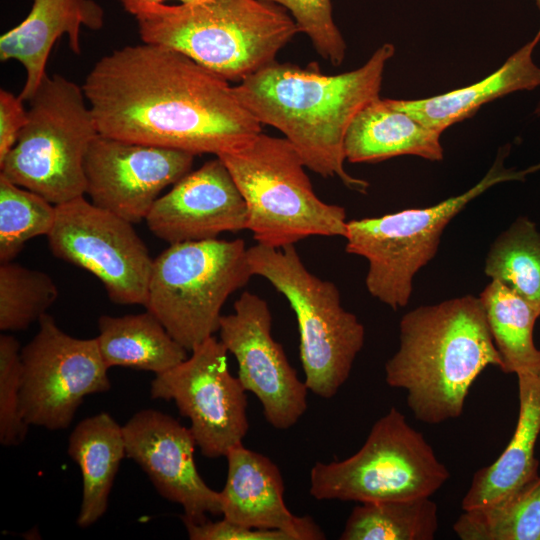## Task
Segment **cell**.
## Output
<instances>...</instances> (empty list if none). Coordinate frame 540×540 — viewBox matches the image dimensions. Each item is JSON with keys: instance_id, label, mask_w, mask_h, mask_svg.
<instances>
[{"instance_id": "obj_33", "label": "cell", "mask_w": 540, "mask_h": 540, "mask_svg": "<svg viewBox=\"0 0 540 540\" xmlns=\"http://www.w3.org/2000/svg\"><path fill=\"white\" fill-rule=\"evenodd\" d=\"M181 520L191 540H294L290 534L281 530L249 528L225 518L219 521L207 518L194 522L181 517Z\"/></svg>"}, {"instance_id": "obj_14", "label": "cell", "mask_w": 540, "mask_h": 540, "mask_svg": "<svg viewBox=\"0 0 540 540\" xmlns=\"http://www.w3.org/2000/svg\"><path fill=\"white\" fill-rule=\"evenodd\" d=\"M267 302L249 291L234 302V312L222 315L220 341L238 364V378L262 405L267 422L276 429L295 425L307 409L308 388L290 365L271 333Z\"/></svg>"}, {"instance_id": "obj_24", "label": "cell", "mask_w": 540, "mask_h": 540, "mask_svg": "<svg viewBox=\"0 0 540 540\" xmlns=\"http://www.w3.org/2000/svg\"><path fill=\"white\" fill-rule=\"evenodd\" d=\"M96 337L108 368L127 367L163 373L187 358V350L149 311L124 316L102 315Z\"/></svg>"}, {"instance_id": "obj_26", "label": "cell", "mask_w": 540, "mask_h": 540, "mask_svg": "<svg viewBox=\"0 0 540 540\" xmlns=\"http://www.w3.org/2000/svg\"><path fill=\"white\" fill-rule=\"evenodd\" d=\"M439 527L431 497L362 502L356 505L341 540H432Z\"/></svg>"}, {"instance_id": "obj_18", "label": "cell", "mask_w": 540, "mask_h": 540, "mask_svg": "<svg viewBox=\"0 0 540 540\" xmlns=\"http://www.w3.org/2000/svg\"><path fill=\"white\" fill-rule=\"evenodd\" d=\"M225 457L227 477L220 492L223 518L249 528L281 530L294 540L326 538L311 517H298L287 508L281 472L268 457L243 444Z\"/></svg>"}, {"instance_id": "obj_3", "label": "cell", "mask_w": 540, "mask_h": 540, "mask_svg": "<svg viewBox=\"0 0 540 540\" xmlns=\"http://www.w3.org/2000/svg\"><path fill=\"white\" fill-rule=\"evenodd\" d=\"M488 366L501 369L502 360L479 297L468 294L402 316L385 380L406 392L417 420L435 425L462 414L473 382Z\"/></svg>"}, {"instance_id": "obj_29", "label": "cell", "mask_w": 540, "mask_h": 540, "mask_svg": "<svg viewBox=\"0 0 540 540\" xmlns=\"http://www.w3.org/2000/svg\"><path fill=\"white\" fill-rule=\"evenodd\" d=\"M56 205L0 175V262L12 261L30 239L48 235Z\"/></svg>"}, {"instance_id": "obj_2", "label": "cell", "mask_w": 540, "mask_h": 540, "mask_svg": "<svg viewBox=\"0 0 540 540\" xmlns=\"http://www.w3.org/2000/svg\"><path fill=\"white\" fill-rule=\"evenodd\" d=\"M394 53V45L385 43L361 67L336 75L321 73L316 63L300 67L274 61L240 81L234 92L261 125L283 133L306 168L366 193L369 183L344 168V141L359 111L380 97Z\"/></svg>"}, {"instance_id": "obj_7", "label": "cell", "mask_w": 540, "mask_h": 540, "mask_svg": "<svg viewBox=\"0 0 540 540\" xmlns=\"http://www.w3.org/2000/svg\"><path fill=\"white\" fill-rule=\"evenodd\" d=\"M254 276L268 280L293 309L305 384L322 398L333 397L349 378L365 341V328L341 304L336 285L312 274L294 244H257L247 251Z\"/></svg>"}, {"instance_id": "obj_6", "label": "cell", "mask_w": 540, "mask_h": 540, "mask_svg": "<svg viewBox=\"0 0 540 540\" xmlns=\"http://www.w3.org/2000/svg\"><path fill=\"white\" fill-rule=\"evenodd\" d=\"M508 149L499 150L487 173L467 191L435 205L409 208L347 222L346 251L368 261L365 284L370 295L396 310L410 300L417 272L436 255L449 222L492 186L524 181L540 163L516 171L504 167Z\"/></svg>"}, {"instance_id": "obj_15", "label": "cell", "mask_w": 540, "mask_h": 540, "mask_svg": "<svg viewBox=\"0 0 540 540\" xmlns=\"http://www.w3.org/2000/svg\"><path fill=\"white\" fill-rule=\"evenodd\" d=\"M194 157L98 134L84 158L86 194L94 205L139 223L161 191L190 172Z\"/></svg>"}, {"instance_id": "obj_21", "label": "cell", "mask_w": 540, "mask_h": 540, "mask_svg": "<svg viewBox=\"0 0 540 540\" xmlns=\"http://www.w3.org/2000/svg\"><path fill=\"white\" fill-rule=\"evenodd\" d=\"M539 41L540 28L502 66L476 83L428 98L388 99V102L427 127L443 133L453 124L472 117L486 103L514 92L540 87V67L532 57Z\"/></svg>"}, {"instance_id": "obj_37", "label": "cell", "mask_w": 540, "mask_h": 540, "mask_svg": "<svg viewBox=\"0 0 540 540\" xmlns=\"http://www.w3.org/2000/svg\"><path fill=\"white\" fill-rule=\"evenodd\" d=\"M536 4H537V6H538V8L540 10V0H536Z\"/></svg>"}, {"instance_id": "obj_10", "label": "cell", "mask_w": 540, "mask_h": 540, "mask_svg": "<svg viewBox=\"0 0 540 540\" xmlns=\"http://www.w3.org/2000/svg\"><path fill=\"white\" fill-rule=\"evenodd\" d=\"M449 478L424 435L392 407L355 454L314 464L309 493L317 500L358 503L431 497Z\"/></svg>"}, {"instance_id": "obj_30", "label": "cell", "mask_w": 540, "mask_h": 540, "mask_svg": "<svg viewBox=\"0 0 540 540\" xmlns=\"http://www.w3.org/2000/svg\"><path fill=\"white\" fill-rule=\"evenodd\" d=\"M53 279L45 272L12 261L0 265V329L21 331L47 314L58 297Z\"/></svg>"}, {"instance_id": "obj_25", "label": "cell", "mask_w": 540, "mask_h": 540, "mask_svg": "<svg viewBox=\"0 0 540 540\" xmlns=\"http://www.w3.org/2000/svg\"><path fill=\"white\" fill-rule=\"evenodd\" d=\"M502 360L504 373L540 371V349L533 340L539 318L519 295L497 280H491L478 296Z\"/></svg>"}, {"instance_id": "obj_23", "label": "cell", "mask_w": 540, "mask_h": 540, "mask_svg": "<svg viewBox=\"0 0 540 540\" xmlns=\"http://www.w3.org/2000/svg\"><path fill=\"white\" fill-rule=\"evenodd\" d=\"M67 452L82 476V501L76 523L87 528L107 511L115 476L127 457L123 426L106 412L87 417L71 432Z\"/></svg>"}, {"instance_id": "obj_32", "label": "cell", "mask_w": 540, "mask_h": 540, "mask_svg": "<svg viewBox=\"0 0 540 540\" xmlns=\"http://www.w3.org/2000/svg\"><path fill=\"white\" fill-rule=\"evenodd\" d=\"M281 5L294 19L298 31L306 34L317 53L339 66L346 52L345 40L332 16L330 0H266Z\"/></svg>"}, {"instance_id": "obj_1", "label": "cell", "mask_w": 540, "mask_h": 540, "mask_svg": "<svg viewBox=\"0 0 540 540\" xmlns=\"http://www.w3.org/2000/svg\"><path fill=\"white\" fill-rule=\"evenodd\" d=\"M81 87L98 133L111 138L218 156L262 132L228 80L161 45L114 50Z\"/></svg>"}, {"instance_id": "obj_19", "label": "cell", "mask_w": 540, "mask_h": 540, "mask_svg": "<svg viewBox=\"0 0 540 540\" xmlns=\"http://www.w3.org/2000/svg\"><path fill=\"white\" fill-rule=\"evenodd\" d=\"M104 10L94 0H33L27 17L0 37V60H15L26 72L19 94L30 101L48 75L46 64L56 40L66 34L73 53L79 54L80 28L100 30Z\"/></svg>"}, {"instance_id": "obj_22", "label": "cell", "mask_w": 540, "mask_h": 540, "mask_svg": "<svg viewBox=\"0 0 540 540\" xmlns=\"http://www.w3.org/2000/svg\"><path fill=\"white\" fill-rule=\"evenodd\" d=\"M441 134L379 97L364 106L349 126L345 158L352 163H373L412 155L441 161Z\"/></svg>"}, {"instance_id": "obj_13", "label": "cell", "mask_w": 540, "mask_h": 540, "mask_svg": "<svg viewBox=\"0 0 540 540\" xmlns=\"http://www.w3.org/2000/svg\"><path fill=\"white\" fill-rule=\"evenodd\" d=\"M175 367L157 374L150 386L152 399L174 401L201 454L225 457L248 432L247 395L227 362V349L213 335L197 345Z\"/></svg>"}, {"instance_id": "obj_35", "label": "cell", "mask_w": 540, "mask_h": 540, "mask_svg": "<svg viewBox=\"0 0 540 540\" xmlns=\"http://www.w3.org/2000/svg\"><path fill=\"white\" fill-rule=\"evenodd\" d=\"M142 1L151 2V3H163L166 0H142ZM178 1H180L182 4H187V3L200 2V1H205V0H178Z\"/></svg>"}, {"instance_id": "obj_20", "label": "cell", "mask_w": 540, "mask_h": 540, "mask_svg": "<svg viewBox=\"0 0 540 540\" xmlns=\"http://www.w3.org/2000/svg\"><path fill=\"white\" fill-rule=\"evenodd\" d=\"M516 376L519 414L514 433L500 456L473 475L462 510L501 501L539 475L535 448L540 435V371Z\"/></svg>"}, {"instance_id": "obj_31", "label": "cell", "mask_w": 540, "mask_h": 540, "mask_svg": "<svg viewBox=\"0 0 540 540\" xmlns=\"http://www.w3.org/2000/svg\"><path fill=\"white\" fill-rule=\"evenodd\" d=\"M22 362L18 340L0 335V443L17 446L26 437L29 425L21 411Z\"/></svg>"}, {"instance_id": "obj_36", "label": "cell", "mask_w": 540, "mask_h": 540, "mask_svg": "<svg viewBox=\"0 0 540 540\" xmlns=\"http://www.w3.org/2000/svg\"><path fill=\"white\" fill-rule=\"evenodd\" d=\"M534 113L537 115V116H540V101L538 102L535 110H534Z\"/></svg>"}, {"instance_id": "obj_17", "label": "cell", "mask_w": 540, "mask_h": 540, "mask_svg": "<svg viewBox=\"0 0 540 540\" xmlns=\"http://www.w3.org/2000/svg\"><path fill=\"white\" fill-rule=\"evenodd\" d=\"M149 230L168 244L215 239L247 228V207L219 157L179 179L154 202Z\"/></svg>"}, {"instance_id": "obj_8", "label": "cell", "mask_w": 540, "mask_h": 540, "mask_svg": "<svg viewBox=\"0 0 540 540\" xmlns=\"http://www.w3.org/2000/svg\"><path fill=\"white\" fill-rule=\"evenodd\" d=\"M29 104L28 120L0 162V175L54 205L84 196V158L99 133L82 87L47 75Z\"/></svg>"}, {"instance_id": "obj_34", "label": "cell", "mask_w": 540, "mask_h": 540, "mask_svg": "<svg viewBox=\"0 0 540 540\" xmlns=\"http://www.w3.org/2000/svg\"><path fill=\"white\" fill-rule=\"evenodd\" d=\"M20 96L0 90V162L15 145L28 120V110Z\"/></svg>"}, {"instance_id": "obj_16", "label": "cell", "mask_w": 540, "mask_h": 540, "mask_svg": "<svg viewBox=\"0 0 540 540\" xmlns=\"http://www.w3.org/2000/svg\"><path fill=\"white\" fill-rule=\"evenodd\" d=\"M126 455L149 477L157 492L182 506L181 517L201 522L222 514L220 492L200 476L194 460L195 438L172 416L154 409L135 413L123 425Z\"/></svg>"}, {"instance_id": "obj_5", "label": "cell", "mask_w": 540, "mask_h": 540, "mask_svg": "<svg viewBox=\"0 0 540 540\" xmlns=\"http://www.w3.org/2000/svg\"><path fill=\"white\" fill-rule=\"evenodd\" d=\"M217 157L244 198L246 230L259 244L280 248L310 236L345 237V209L315 194L302 158L286 138L261 132L243 148Z\"/></svg>"}, {"instance_id": "obj_11", "label": "cell", "mask_w": 540, "mask_h": 540, "mask_svg": "<svg viewBox=\"0 0 540 540\" xmlns=\"http://www.w3.org/2000/svg\"><path fill=\"white\" fill-rule=\"evenodd\" d=\"M52 254L83 268L120 305H145L153 259L132 223L84 196L56 205L47 235Z\"/></svg>"}, {"instance_id": "obj_4", "label": "cell", "mask_w": 540, "mask_h": 540, "mask_svg": "<svg viewBox=\"0 0 540 540\" xmlns=\"http://www.w3.org/2000/svg\"><path fill=\"white\" fill-rule=\"evenodd\" d=\"M121 2L142 42L177 50L228 81L240 82L276 61L299 32L284 7L266 0Z\"/></svg>"}, {"instance_id": "obj_12", "label": "cell", "mask_w": 540, "mask_h": 540, "mask_svg": "<svg viewBox=\"0 0 540 540\" xmlns=\"http://www.w3.org/2000/svg\"><path fill=\"white\" fill-rule=\"evenodd\" d=\"M21 411L26 423L66 429L87 395L110 390L97 339L75 338L45 314L21 349Z\"/></svg>"}, {"instance_id": "obj_28", "label": "cell", "mask_w": 540, "mask_h": 540, "mask_svg": "<svg viewBox=\"0 0 540 540\" xmlns=\"http://www.w3.org/2000/svg\"><path fill=\"white\" fill-rule=\"evenodd\" d=\"M453 531L461 540H540V475L501 501L463 510Z\"/></svg>"}, {"instance_id": "obj_9", "label": "cell", "mask_w": 540, "mask_h": 540, "mask_svg": "<svg viewBox=\"0 0 540 540\" xmlns=\"http://www.w3.org/2000/svg\"><path fill=\"white\" fill-rule=\"evenodd\" d=\"M242 239L169 244L153 260L145 308L188 352L219 330L227 298L254 276Z\"/></svg>"}, {"instance_id": "obj_27", "label": "cell", "mask_w": 540, "mask_h": 540, "mask_svg": "<svg viewBox=\"0 0 540 540\" xmlns=\"http://www.w3.org/2000/svg\"><path fill=\"white\" fill-rule=\"evenodd\" d=\"M485 274L523 298L540 317V232L519 217L491 244Z\"/></svg>"}]
</instances>
